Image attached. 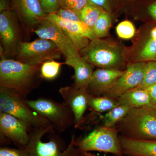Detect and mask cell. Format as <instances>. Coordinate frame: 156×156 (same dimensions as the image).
<instances>
[{"label":"cell","instance_id":"obj_23","mask_svg":"<svg viewBox=\"0 0 156 156\" xmlns=\"http://www.w3.org/2000/svg\"><path fill=\"white\" fill-rule=\"evenodd\" d=\"M64 63L55 60H48L41 66V76L43 80H52L56 79L60 72V69Z\"/></svg>","mask_w":156,"mask_h":156},{"label":"cell","instance_id":"obj_26","mask_svg":"<svg viewBox=\"0 0 156 156\" xmlns=\"http://www.w3.org/2000/svg\"><path fill=\"white\" fill-rule=\"evenodd\" d=\"M156 83V61L147 62L143 79L137 88L146 89Z\"/></svg>","mask_w":156,"mask_h":156},{"label":"cell","instance_id":"obj_3","mask_svg":"<svg viewBox=\"0 0 156 156\" xmlns=\"http://www.w3.org/2000/svg\"><path fill=\"white\" fill-rule=\"evenodd\" d=\"M118 124L125 137L156 140V111L153 106L130 109Z\"/></svg>","mask_w":156,"mask_h":156},{"label":"cell","instance_id":"obj_38","mask_svg":"<svg viewBox=\"0 0 156 156\" xmlns=\"http://www.w3.org/2000/svg\"><path fill=\"white\" fill-rule=\"evenodd\" d=\"M85 153H84L83 154V155L82 156H90L89 155H85Z\"/></svg>","mask_w":156,"mask_h":156},{"label":"cell","instance_id":"obj_13","mask_svg":"<svg viewBox=\"0 0 156 156\" xmlns=\"http://www.w3.org/2000/svg\"><path fill=\"white\" fill-rule=\"evenodd\" d=\"M32 129L25 122L7 113L0 112V133L18 147L26 146Z\"/></svg>","mask_w":156,"mask_h":156},{"label":"cell","instance_id":"obj_6","mask_svg":"<svg viewBox=\"0 0 156 156\" xmlns=\"http://www.w3.org/2000/svg\"><path fill=\"white\" fill-rule=\"evenodd\" d=\"M26 101L34 110L50 122L55 132L62 133L74 125L73 113L64 101L60 103L45 97Z\"/></svg>","mask_w":156,"mask_h":156},{"label":"cell","instance_id":"obj_33","mask_svg":"<svg viewBox=\"0 0 156 156\" xmlns=\"http://www.w3.org/2000/svg\"><path fill=\"white\" fill-rule=\"evenodd\" d=\"M89 2L94 4L95 5L105 9L107 11H110L108 0H88Z\"/></svg>","mask_w":156,"mask_h":156},{"label":"cell","instance_id":"obj_10","mask_svg":"<svg viewBox=\"0 0 156 156\" xmlns=\"http://www.w3.org/2000/svg\"><path fill=\"white\" fill-rule=\"evenodd\" d=\"M33 33L40 38L53 41L65 58V64L72 67L82 59L80 52L72 41L59 26L53 22L45 19Z\"/></svg>","mask_w":156,"mask_h":156},{"label":"cell","instance_id":"obj_15","mask_svg":"<svg viewBox=\"0 0 156 156\" xmlns=\"http://www.w3.org/2000/svg\"><path fill=\"white\" fill-rule=\"evenodd\" d=\"M59 92L64 101L69 107L74 116L76 127L82 122L88 107L89 93L86 88H78L72 85L61 87Z\"/></svg>","mask_w":156,"mask_h":156},{"label":"cell","instance_id":"obj_18","mask_svg":"<svg viewBox=\"0 0 156 156\" xmlns=\"http://www.w3.org/2000/svg\"><path fill=\"white\" fill-rule=\"evenodd\" d=\"M119 105H123L131 108L144 106H152L151 98L146 89L136 88L126 91L118 98Z\"/></svg>","mask_w":156,"mask_h":156},{"label":"cell","instance_id":"obj_1","mask_svg":"<svg viewBox=\"0 0 156 156\" xmlns=\"http://www.w3.org/2000/svg\"><path fill=\"white\" fill-rule=\"evenodd\" d=\"M0 87L14 90L26 99L43 81L42 65H32L12 58H1Z\"/></svg>","mask_w":156,"mask_h":156},{"label":"cell","instance_id":"obj_19","mask_svg":"<svg viewBox=\"0 0 156 156\" xmlns=\"http://www.w3.org/2000/svg\"><path fill=\"white\" fill-rule=\"evenodd\" d=\"M72 67L74 70V75L73 76L74 80L73 86L78 88L87 89L94 72V66L89 64L83 58Z\"/></svg>","mask_w":156,"mask_h":156},{"label":"cell","instance_id":"obj_17","mask_svg":"<svg viewBox=\"0 0 156 156\" xmlns=\"http://www.w3.org/2000/svg\"><path fill=\"white\" fill-rule=\"evenodd\" d=\"M122 151L131 156H156V140L120 138Z\"/></svg>","mask_w":156,"mask_h":156},{"label":"cell","instance_id":"obj_8","mask_svg":"<svg viewBox=\"0 0 156 156\" xmlns=\"http://www.w3.org/2000/svg\"><path fill=\"white\" fill-rule=\"evenodd\" d=\"M76 146L83 153L95 151L122 156V150L117 131L103 126L93 130L80 140H75Z\"/></svg>","mask_w":156,"mask_h":156},{"label":"cell","instance_id":"obj_22","mask_svg":"<svg viewBox=\"0 0 156 156\" xmlns=\"http://www.w3.org/2000/svg\"><path fill=\"white\" fill-rule=\"evenodd\" d=\"M130 107L123 105H119L110 111L103 117L104 126L112 128L122 120L130 110Z\"/></svg>","mask_w":156,"mask_h":156},{"label":"cell","instance_id":"obj_29","mask_svg":"<svg viewBox=\"0 0 156 156\" xmlns=\"http://www.w3.org/2000/svg\"><path fill=\"white\" fill-rule=\"evenodd\" d=\"M0 156H30L25 147L11 148L7 146L0 148Z\"/></svg>","mask_w":156,"mask_h":156},{"label":"cell","instance_id":"obj_2","mask_svg":"<svg viewBox=\"0 0 156 156\" xmlns=\"http://www.w3.org/2000/svg\"><path fill=\"white\" fill-rule=\"evenodd\" d=\"M53 127L42 129L32 128L30 139L26 146L30 156H82L81 151L74 144V138L68 147L60 136L55 134Z\"/></svg>","mask_w":156,"mask_h":156},{"label":"cell","instance_id":"obj_16","mask_svg":"<svg viewBox=\"0 0 156 156\" xmlns=\"http://www.w3.org/2000/svg\"><path fill=\"white\" fill-rule=\"evenodd\" d=\"M125 72L113 69H98L93 72L87 87L88 93L94 96L105 94Z\"/></svg>","mask_w":156,"mask_h":156},{"label":"cell","instance_id":"obj_25","mask_svg":"<svg viewBox=\"0 0 156 156\" xmlns=\"http://www.w3.org/2000/svg\"><path fill=\"white\" fill-rule=\"evenodd\" d=\"M137 61H156V38L147 41L138 53Z\"/></svg>","mask_w":156,"mask_h":156},{"label":"cell","instance_id":"obj_34","mask_svg":"<svg viewBox=\"0 0 156 156\" xmlns=\"http://www.w3.org/2000/svg\"><path fill=\"white\" fill-rule=\"evenodd\" d=\"M11 0H0V12L11 9Z\"/></svg>","mask_w":156,"mask_h":156},{"label":"cell","instance_id":"obj_32","mask_svg":"<svg viewBox=\"0 0 156 156\" xmlns=\"http://www.w3.org/2000/svg\"><path fill=\"white\" fill-rule=\"evenodd\" d=\"M151 98L152 106L156 104V83L146 89Z\"/></svg>","mask_w":156,"mask_h":156},{"label":"cell","instance_id":"obj_14","mask_svg":"<svg viewBox=\"0 0 156 156\" xmlns=\"http://www.w3.org/2000/svg\"><path fill=\"white\" fill-rule=\"evenodd\" d=\"M145 62H137L129 65L125 73L119 78L105 95L112 98H118L130 89L141 83L146 66Z\"/></svg>","mask_w":156,"mask_h":156},{"label":"cell","instance_id":"obj_36","mask_svg":"<svg viewBox=\"0 0 156 156\" xmlns=\"http://www.w3.org/2000/svg\"><path fill=\"white\" fill-rule=\"evenodd\" d=\"M150 38H156V27H154L151 31L149 35Z\"/></svg>","mask_w":156,"mask_h":156},{"label":"cell","instance_id":"obj_27","mask_svg":"<svg viewBox=\"0 0 156 156\" xmlns=\"http://www.w3.org/2000/svg\"><path fill=\"white\" fill-rule=\"evenodd\" d=\"M118 36L120 38L130 39L134 37L135 33V29L134 25L128 20H125L120 23L116 28Z\"/></svg>","mask_w":156,"mask_h":156},{"label":"cell","instance_id":"obj_4","mask_svg":"<svg viewBox=\"0 0 156 156\" xmlns=\"http://www.w3.org/2000/svg\"><path fill=\"white\" fill-rule=\"evenodd\" d=\"M0 111L22 120L31 128L53 127L48 120L30 107L26 98L14 90L2 87H0Z\"/></svg>","mask_w":156,"mask_h":156},{"label":"cell","instance_id":"obj_11","mask_svg":"<svg viewBox=\"0 0 156 156\" xmlns=\"http://www.w3.org/2000/svg\"><path fill=\"white\" fill-rule=\"evenodd\" d=\"M11 9L17 14L25 40L48 15L38 0H11Z\"/></svg>","mask_w":156,"mask_h":156},{"label":"cell","instance_id":"obj_31","mask_svg":"<svg viewBox=\"0 0 156 156\" xmlns=\"http://www.w3.org/2000/svg\"><path fill=\"white\" fill-rule=\"evenodd\" d=\"M56 14L61 19L67 21L77 23H83L81 20L79 14L69 9L60 8Z\"/></svg>","mask_w":156,"mask_h":156},{"label":"cell","instance_id":"obj_24","mask_svg":"<svg viewBox=\"0 0 156 156\" xmlns=\"http://www.w3.org/2000/svg\"><path fill=\"white\" fill-rule=\"evenodd\" d=\"M112 25L110 15L104 11L100 15L93 27V30L98 38H101L108 35Z\"/></svg>","mask_w":156,"mask_h":156},{"label":"cell","instance_id":"obj_9","mask_svg":"<svg viewBox=\"0 0 156 156\" xmlns=\"http://www.w3.org/2000/svg\"><path fill=\"white\" fill-rule=\"evenodd\" d=\"M62 56L60 50L53 41L39 38L31 42H21L15 59L37 65H42L48 60L60 59Z\"/></svg>","mask_w":156,"mask_h":156},{"label":"cell","instance_id":"obj_20","mask_svg":"<svg viewBox=\"0 0 156 156\" xmlns=\"http://www.w3.org/2000/svg\"><path fill=\"white\" fill-rule=\"evenodd\" d=\"M88 107L93 111L98 113L108 112L119 105L118 101L112 98L98 97L89 95Z\"/></svg>","mask_w":156,"mask_h":156},{"label":"cell","instance_id":"obj_21","mask_svg":"<svg viewBox=\"0 0 156 156\" xmlns=\"http://www.w3.org/2000/svg\"><path fill=\"white\" fill-rule=\"evenodd\" d=\"M104 11L102 8L89 2L80 12L79 16L84 23L93 29V27Z\"/></svg>","mask_w":156,"mask_h":156},{"label":"cell","instance_id":"obj_5","mask_svg":"<svg viewBox=\"0 0 156 156\" xmlns=\"http://www.w3.org/2000/svg\"><path fill=\"white\" fill-rule=\"evenodd\" d=\"M80 54L89 64L101 68L117 69L125 61L122 48L113 42L100 38L90 41Z\"/></svg>","mask_w":156,"mask_h":156},{"label":"cell","instance_id":"obj_7","mask_svg":"<svg viewBox=\"0 0 156 156\" xmlns=\"http://www.w3.org/2000/svg\"><path fill=\"white\" fill-rule=\"evenodd\" d=\"M1 58L15 59L23 35L17 14L11 9L0 12Z\"/></svg>","mask_w":156,"mask_h":156},{"label":"cell","instance_id":"obj_30","mask_svg":"<svg viewBox=\"0 0 156 156\" xmlns=\"http://www.w3.org/2000/svg\"><path fill=\"white\" fill-rule=\"evenodd\" d=\"M44 12L47 14H56L61 8L60 0H38Z\"/></svg>","mask_w":156,"mask_h":156},{"label":"cell","instance_id":"obj_28","mask_svg":"<svg viewBox=\"0 0 156 156\" xmlns=\"http://www.w3.org/2000/svg\"><path fill=\"white\" fill-rule=\"evenodd\" d=\"M88 2V0H60L61 8L74 11L79 15Z\"/></svg>","mask_w":156,"mask_h":156},{"label":"cell","instance_id":"obj_12","mask_svg":"<svg viewBox=\"0 0 156 156\" xmlns=\"http://www.w3.org/2000/svg\"><path fill=\"white\" fill-rule=\"evenodd\" d=\"M45 19L59 26L79 52L89 44L90 41L98 38L93 29L84 23L67 21L61 19L56 14H48Z\"/></svg>","mask_w":156,"mask_h":156},{"label":"cell","instance_id":"obj_37","mask_svg":"<svg viewBox=\"0 0 156 156\" xmlns=\"http://www.w3.org/2000/svg\"><path fill=\"white\" fill-rule=\"evenodd\" d=\"M153 107L154 109L155 110V111H156V104L155 105H154V106H153Z\"/></svg>","mask_w":156,"mask_h":156},{"label":"cell","instance_id":"obj_35","mask_svg":"<svg viewBox=\"0 0 156 156\" xmlns=\"http://www.w3.org/2000/svg\"><path fill=\"white\" fill-rule=\"evenodd\" d=\"M148 11L151 16L156 20V2L154 3L149 7Z\"/></svg>","mask_w":156,"mask_h":156}]
</instances>
